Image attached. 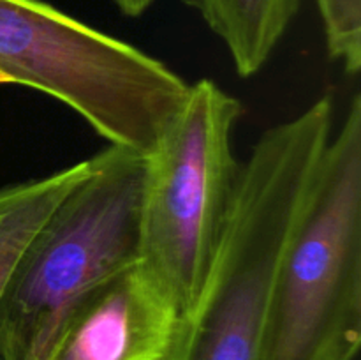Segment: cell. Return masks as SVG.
Wrapping results in <instances>:
<instances>
[{
    "label": "cell",
    "instance_id": "obj_10",
    "mask_svg": "<svg viewBox=\"0 0 361 360\" xmlns=\"http://www.w3.org/2000/svg\"><path fill=\"white\" fill-rule=\"evenodd\" d=\"M9 81H7V78L4 76V74H0V85H7Z\"/></svg>",
    "mask_w": 361,
    "mask_h": 360
},
{
    "label": "cell",
    "instance_id": "obj_4",
    "mask_svg": "<svg viewBox=\"0 0 361 360\" xmlns=\"http://www.w3.org/2000/svg\"><path fill=\"white\" fill-rule=\"evenodd\" d=\"M235 95L214 80L190 83L182 108L145 155L140 263L178 320L196 300L238 182Z\"/></svg>",
    "mask_w": 361,
    "mask_h": 360
},
{
    "label": "cell",
    "instance_id": "obj_1",
    "mask_svg": "<svg viewBox=\"0 0 361 360\" xmlns=\"http://www.w3.org/2000/svg\"><path fill=\"white\" fill-rule=\"evenodd\" d=\"M323 95L264 131L238 182L200 293L166 360H261L279 267L334 134Z\"/></svg>",
    "mask_w": 361,
    "mask_h": 360
},
{
    "label": "cell",
    "instance_id": "obj_7",
    "mask_svg": "<svg viewBox=\"0 0 361 360\" xmlns=\"http://www.w3.org/2000/svg\"><path fill=\"white\" fill-rule=\"evenodd\" d=\"M90 168L88 157L41 179L0 189V302L30 240Z\"/></svg>",
    "mask_w": 361,
    "mask_h": 360
},
{
    "label": "cell",
    "instance_id": "obj_2",
    "mask_svg": "<svg viewBox=\"0 0 361 360\" xmlns=\"http://www.w3.org/2000/svg\"><path fill=\"white\" fill-rule=\"evenodd\" d=\"M145 155L108 145L30 240L0 302V360H46L74 307L140 261Z\"/></svg>",
    "mask_w": 361,
    "mask_h": 360
},
{
    "label": "cell",
    "instance_id": "obj_6",
    "mask_svg": "<svg viewBox=\"0 0 361 360\" xmlns=\"http://www.w3.org/2000/svg\"><path fill=\"white\" fill-rule=\"evenodd\" d=\"M228 48L236 73L254 76L298 14L302 0H183Z\"/></svg>",
    "mask_w": 361,
    "mask_h": 360
},
{
    "label": "cell",
    "instance_id": "obj_3",
    "mask_svg": "<svg viewBox=\"0 0 361 360\" xmlns=\"http://www.w3.org/2000/svg\"><path fill=\"white\" fill-rule=\"evenodd\" d=\"M361 344V97L321 157L279 267L261 360H355Z\"/></svg>",
    "mask_w": 361,
    "mask_h": 360
},
{
    "label": "cell",
    "instance_id": "obj_5",
    "mask_svg": "<svg viewBox=\"0 0 361 360\" xmlns=\"http://www.w3.org/2000/svg\"><path fill=\"white\" fill-rule=\"evenodd\" d=\"M178 313L140 261L74 307L46 360H166Z\"/></svg>",
    "mask_w": 361,
    "mask_h": 360
},
{
    "label": "cell",
    "instance_id": "obj_9",
    "mask_svg": "<svg viewBox=\"0 0 361 360\" xmlns=\"http://www.w3.org/2000/svg\"><path fill=\"white\" fill-rule=\"evenodd\" d=\"M155 0H115L116 7L120 13H123L129 18H137L147 13Z\"/></svg>",
    "mask_w": 361,
    "mask_h": 360
},
{
    "label": "cell",
    "instance_id": "obj_8",
    "mask_svg": "<svg viewBox=\"0 0 361 360\" xmlns=\"http://www.w3.org/2000/svg\"><path fill=\"white\" fill-rule=\"evenodd\" d=\"M331 60L348 74L361 69V0H316Z\"/></svg>",
    "mask_w": 361,
    "mask_h": 360
}]
</instances>
